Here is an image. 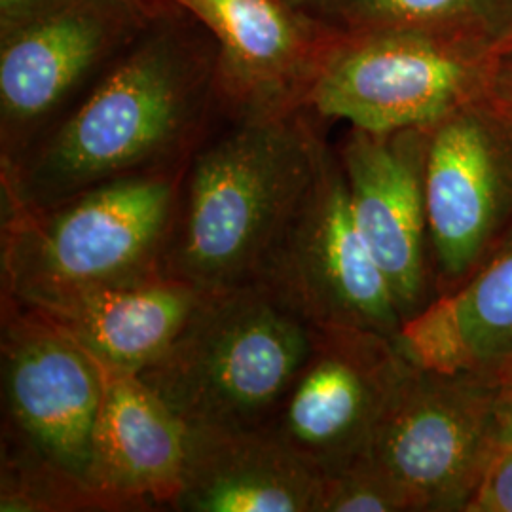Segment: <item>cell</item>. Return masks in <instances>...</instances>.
Segmentation results:
<instances>
[{
  "label": "cell",
  "mask_w": 512,
  "mask_h": 512,
  "mask_svg": "<svg viewBox=\"0 0 512 512\" xmlns=\"http://www.w3.org/2000/svg\"><path fill=\"white\" fill-rule=\"evenodd\" d=\"M158 16L35 152L2 162L4 200L54 205L122 177L173 169L192 147L217 99V46Z\"/></svg>",
  "instance_id": "1"
},
{
  "label": "cell",
  "mask_w": 512,
  "mask_h": 512,
  "mask_svg": "<svg viewBox=\"0 0 512 512\" xmlns=\"http://www.w3.org/2000/svg\"><path fill=\"white\" fill-rule=\"evenodd\" d=\"M327 148L308 110L238 118L184 169L162 274L207 294L255 283Z\"/></svg>",
  "instance_id": "2"
},
{
  "label": "cell",
  "mask_w": 512,
  "mask_h": 512,
  "mask_svg": "<svg viewBox=\"0 0 512 512\" xmlns=\"http://www.w3.org/2000/svg\"><path fill=\"white\" fill-rule=\"evenodd\" d=\"M181 177L129 175L46 207L4 200L2 296L38 306L162 274Z\"/></svg>",
  "instance_id": "3"
},
{
  "label": "cell",
  "mask_w": 512,
  "mask_h": 512,
  "mask_svg": "<svg viewBox=\"0 0 512 512\" xmlns=\"http://www.w3.org/2000/svg\"><path fill=\"white\" fill-rule=\"evenodd\" d=\"M311 330L260 283L207 294L139 376L192 429H264L308 355Z\"/></svg>",
  "instance_id": "4"
},
{
  "label": "cell",
  "mask_w": 512,
  "mask_h": 512,
  "mask_svg": "<svg viewBox=\"0 0 512 512\" xmlns=\"http://www.w3.org/2000/svg\"><path fill=\"white\" fill-rule=\"evenodd\" d=\"M499 44L418 29L329 31L304 110L370 133L431 128L482 97Z\"/></svg>",
  "instance_id": "5"
},
{
  "label": "cell",
  "mask_w": 512,
  "mask_h": 512,
  "mask_svg": "<svg viewBox=\"0 0 512 512\" xmlns=\"http://www.w3.org/2000/svg\"><path fill=\"white\" fill-rule=\"evenodd\" d=\"M255 283L311 327L374 330L399 338L403 315L353 219L346 177L330 148L279 230Z\"/></svg>",
  "instance_id": "6"
},
{
  "label": "cell",
  "mask_w": 512,
  "mask_h": 512,
  "mask_svg": "<svg viewBox=\"0 0 512 512\" xmlns=\"http://www.w3.org/2000/svg\"><path fill=\"white\" fill-rule=\"evenodd\" d=\"M2 395L8 440L2 458L90 484L93 435L103 399L101 366L46 317L2 296Z\"/></svg>",
  "instance_id": "7"
},
{
  "label": "cell",
  "mask_w": 512,
  "mask_h": 512,
  "mask_svg": "<svg viewBox=\"0 0 512 512\" xmlns=\"http://www.w3.org/2000/svg\"><path fill=\"white\" fill-rule=\"evenodd\" d=\"M494 372L412 363L363 456L403 492L410 512H463L494 454Z\"/></svg>",
  "instance_id": "8"
},
{
  "label": "cell",
  "mask_w": 512,
  "mask_h": 512,
  "mask_svg": "<svg viewBox=\"0 0 512 512\" xmlns=\"http://www.w3.org/2000/svg\"><path fill=\"white\" fill-rule=\"evenodd\" d=\"M410 366L393 336L313 327L308 355L264 429L330 475L368 450Z\"/></svg>",
  "instance_id": "9"
},
{
  "label": "cell",
  "mask_w": 512,
  "mask_h": 512,
  "mask_svg": "<svg viewBox=\"0 0 512 512\" xmlns=\"http://www.w3.org/2000/svg\"><path fill=\"white\" fill-rule=\"evenodd\" d=\"M423 186L439 296L465 283L512 232V133L482 99L429 128Z\"/></svg>",
  "instance_id": "10"
},
{
  "label": "cell",
  "mask_w": 512,
  "mask_h": 512,
  "mask_svg": "<svg viewBox=\"0 0 512 512\" xmlns=\"http://www.w3.org/2000/svg\"><path fill=\"white\" fill-rule=\"evenodd\" d=\"M152 18L147 0H65L0 38L2 162H18L27 139Z\"/></svg>",
  "instance_id": "11"
},
{
  "label": "cell",
  "mask_w": 512,
  "mask_h": 512,
  "mask_svg": "<svg viewBox=\"0 0 512 512\" xmlns=\"http://www.w3.org/2000/svg\"><path fill=\"white\" fill-rule=\"evenodd\" d=\"M427 133L351 128L338 152L353 219L404 321L435 298L423 186Z\"/></svg>",
  "instance_id": "12"
},
{
  "label": "cell",
  "mask_w": 512,
  "mask_h": 512,
  "mask_svg": "<svg viewBox=\"0 0 512 512\" xmlns=\"http://www.w3.org/2000/svg\"><path fill=\"white\" fill-rule=\"evenodd\" d=\"M217 46L215 95L238 118L304 109L329 31L287 0H169Z\"/></svg>",
  "instance_id": "13"
},
{
  "label": "cell",
  "mask_w": 512,
  "mask_h": 512,
  "mask_svg": "<svg viewBox=\"0 0 512 512\" xmlns=\"http://www.w3.org/2000/svg\"><path fill=\"white\" fill-rule=\"evenodd\" d=\"M101 366V365H99ZM90 484L109 511L173 509L190 429L139 374L101 366Z\"/></svg>",
  "instance_id": "14"
},
{
  "label": "cell",
  "mask_w": 512,
  "mask_h": 512,
  "mask_svg": "<svg viewBox=\"0 0 512 512\" xmlns=\"http://www.w3.org/2000/svg\"><path fill=\"white\" fill-rule=\"evenodd\" d=\"M190 429L173 511L319 512L323 476L266 429Z\"/></svg>",
  "instance_id": "15"
},
{
  "label": "cell",
  "mask_w": 512,
  "mask_h": 512,
  "mask_svg": "<svg viewBox=\"0 0 512 512\" xmlns=\"http://www.w3.org/2000/svg\"><path fill=\"white\" fill-rule=\"evenodd\" d=\"M205 296L160 274L25 308L54 323L99 365L141 374L173 346Z\"/></svg>",
  "instance_id": "16"
},
{
  "label": "cell",
  "mask_w": 512,
  "mask_h": 512,
  "mask_svg": "<svg viewBox=\"0 0 512 512\" xmlns=\"http://www.w3.org/2000/svg\"><path fill=\"white\" fill-rule=\"evenodd\" d=\"M404 355L440 372H495L512 359V232L465 283L435 296L399 332Z\"/></svg>",
  "instance_id": "17"
},
{
  "label": "cell",
  "mask_w": 512,
  "mask_h": 512,
  "mask_svg": "<svg viewBox=\"0 0 512 512\" xmlns=\"http://www.w3.org/2000/svg\"><path fill=\"white\" fill-rule=\"evenodd\" d=\"M330 33L439 31L507 42L512 0H287Z\"/></svg>",
  "instance_id": "18"
},
{
  "label": "cell",
  "mask_w": 512,
  "mask_h": 512,
  "mask_svg": "<svg viewBox=\"0 0 512 512\" xmlns=\"http://www.w3.org/2000/svg\"><path fill=\"white\" fill-rule=\"evenodd\" d=\"M319 512H410V505L397 484L361 456L323 476Z\"/></svg>",
  "instance_id": "19"
},
{
  "label": "cell",
  "mask_w": 512,
  "mask_h": 512,
  "mask_svg": "<svg viewBox=\"0 0 512 512\" xmlns=\"http://www.w3.org/2000/svg\"><path fill=\"white\" fill-rule=\"evenodd\" d=\"M463 512H512V446H497Z\"/></svg>",
  "instance_id": "20"
},
{
  "label": "cell",
  "mask_w": 512,
  "mask_h": 512,
  "mask_svg": "<svg viewBox=\"0 0 512 512\" xmlns=\"http://www.w3.org/2000/svg\"><path fill=\"white\" fill-rule=\"evenodd\" d=\"M480 99L512 133V38L499 44Z\"/></svg>",
  "instance_id": "21"
},
{
  "label": "cell",
  "mask_w": 512,
  "mask_h": 512,
  "mask_svg": "<svg viewBox=\"0 0 512 512\" xmlns=\"http://www.w3.org/2000/svg\"><path fill=\"white\" fill-rule=\"evenodd\" d=\"M494 374L495 444L512 446V359L509 363L499 366Z\"/></svg>",
  "instance_id": "22"
},
{
  "label": "cell",
  "mask_w": 512,
  "mask_h": 512,
  "mask_svg": "<svg viewBox=\"0 0 512 512\" xmlns=\"http://www.w3.org/2000/svg\"><path fill=\"white\" fill-rule=\"evenodd\" d=\"M65 0H0V38L48 14Z\"/></svg>",
  "instance_id": "23"
}]
</instances>
